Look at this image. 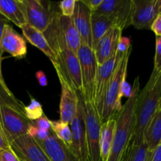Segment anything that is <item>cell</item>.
<instances>
[{
	"instance_id": "cell-30",
	"label": "cell",
	"mask_w": 161,
	"mask_h": 161,
	"mask_svg": "<svg viewBox=\"0 0 161 161\" xmlns=\"http://www.w3.org/2000/svg\"><path fill=\"white\" fill-rule=\"evenodd\" d=\"M153 69L158 72H161V36H157L156 39V53Z\"/></svg>"
},
{
	"instance_id": "cell-32",
	"label": "cell",
	"mask_w": 161,
	"mask_h": 161,
	"mask_svg": "<svg viewBox=\"0 0 161 161\" xmlns=\"http://www.w3.org/2000/svg\"><path fill=\"white\" fill-rule=\"evenodd\" d=\"M51 120L48 119L47 116L44 115L42 117L39 119H36V120L31 121L30 124L34 127H37V128L41 129V130H51V124H50Z\"/></svg>"
},
{
	"instance_id": "cell-40",
	"label": "cell",
	"mask_w": 161,
	"mask_h": 161,
	"mask_svg": "<svg viewBox=\"0 0 161 161\" xmlns=\"http://www.w3.org/2000/svg\"><path fill=\"white\" fill-rule=\"evenodd\" d=\"M8 21L9 20H7L6 18H5L2 14H0V42H1V39H2V36H3V29H4L5 25H7Z\"/></svg>"
},
{
	"instance_id": "cell-29",
	"label": "cell",
	"mask_w": 161,
	"mask_h": 161,
	"mask_svg": "<svg viewBox=\"0 0 161 161\" xmlns=\"http://www.w3.org/2000/svg\"><path fill=\"white\" fill-rule=\"evenodd\" d=\"M50 131H51V130H41V129L37 128V127H34V126H32L30 124L29 127H28V135H30L31 137H32L37 142H43L45 141V140H47V138H48L49 135H50Z\"/></svg>"
},
{
	"instance_id": "cell-33",
	"label": "cell",
	"mask_w": 161,
	"mask_h": 161,
	"mask_svg": "<svg viewBox=\"0 0 161 161\" xmlns=\"http://www.w3.org/2000/svg\"><path fill=\"white\" fill-rule=\"evenodd\" d=\"M131 42L130 39L128 37H121L119 39V45H118L117 50L121 53H125L131 47Z\"/></svg>"
},
{
	"instance_id": "cell-4",
	"label": "cell",
	"mask_w": 161,
	"mask_h": 161,
	"mask_svg": "<svg viewBox=\"0 0 161 161\" xmlns=\"http://www.w3.org/2000/svg\"><path fill=\"white\" fill-rule=\"evenodd\" d=\"M131 50L132 47L121 58L110 80L109 84L105 92L102 111L99 115L102 124L111 118L115 117L122 108L123 105L121 104V99L123 97L121 95V85L123 82L126 80L127 66H128L129 58L130 57Z\"/></svg>"
},
{
	"instance_id": "cell-2",
	"label": "cell",
	"mask_w": 161,
	"mask_h": 161,
	"mask_svg": "<svg viewBox=\"0 0 161 161\" xmlns=\"http://www.w3.org/2000/svg\"><path fill=\"white\" fill-rule=\"evenodd\" d=\"M140 91L139 77L135 79L130 96L116 116L114 138L107 161H120L130 145L135 128V110L137 97Z\"/></svg>"
},
{
	"instance_id": "cell-7",
	"label": "cell",
	"mask_w": 161,
	"mask_h": 161,
	"mask_svg": "<svg viewBox=\"0 0 161 161\" xmlns=\"http://www.w3.org/2000/svg\"><path fill=\"white\" fill-rule=\"evenodd\" d=\"M79 61L80 64L82 85V94L86 100L93 103L94 84L97 75V64L95 53L93 49L82 44L77 52Z\"/></svg>"
},
{
	"instance_id": "cell-21",
	"label": "cell",
	"mask_w": 161,
	"mask_h": 161,
	"mask_svg": "<svg viewBox=\"0 0 161 161\" xmlns=\"http://www.w3.org/2000/svg\"><path fill=\"white\" fill-rule=\"evenodd\" d=\"M21 30L25 39H26L31 45L36 47L46 56L48 57L51 62H54L56 61V55L47 42L43 33L28 24L24 25Z\"/></svg>"
},
{
	"instance_id": "cell-11",
	"label": "cell",
	"mask_w": 161,
	"mask_h": 161,
	"mask_svg": "<svg viewBox=\"0 0 161 161\" xmlns=\"http://www.w3.org/2000/svg\"><path fill=\"white\" fill-rule=\"evenodd\" d=\"M132 9V0H103L98 9L92 14L107 16L115 27L124 30L131 25Z\"/></svg>"
},
{
	"instance_id": "cell-3",
	"label": "cell",
	"mask_w": 161,
	"mask_h": 161,
	"mask_svg": "<svg viewBox=\"0 0 161 161\" xmlns=\"http://www.w3.org/2000/svg\"><path fill=\"white\" fill-rule=\"evenodd\" d=\"M0 119L3 133L8 142L28 134L30 122L23 113L15 97L6 94L0 86Z\"/></svg>"
},
{
	"instance_id": "cell-19",
	"label": "cell",
	"mask_w": 161,
	"mask_h": 161,
	"mask_svg": "<svg viewBox=\"0 0 161 161\" xmlns=\"http://www.w3.org/2000/svg\"><path fill=\"white\" fill-rule=\"evenodd\" d=\"M39 143L50 161H80L69 147L58 139L53 131H50L48 138Z\"/></svg>"
},
{
	"instance_id": "cell-43",
	"label": "cell",
	"mask_w": 161,
	"mask_h": 161,
	"mask_svg": "<svg viewBox=\"0 0 161 161\" xmlns=\"http://www.w3.org/2000/svg\"><path fill=\"white\" fill-rule=\"evenodd\" d=\"M0 132H1L2 134H3V135H4V133H3V127H2V124H1V119H0ZM5 136V135H4ZM6 138V137H5Z\"/></svg>"
},
{
	"instance_id": "cell-14",
	"label": "cell",
	"mask_w": 161,
	"mask_h": 161,
	"mask_svg": "<svg viewBox=\"0 0 161 161\" xmlns=\"http://www.w3.org/2000/svg\"><path fill=\"white\" fill-rule=\"evenodd\" d=\"M131 25L137 29H151L157 17V0H132Z\"/></svg>"
},
{
	"instance_id": "cell-9",
	"label": "cell",
	"mask_w": 161,
	"mask_h": 161,
	"mask_svg": "<svg viewBox=\"0 0 161 161\" xmlns=\"http://www.w3.org/2000/svg\"><path fill=\"white\" fill-rule=\"evenodd\" d=\"M125 53H121L117 50L114 56L112 57L103 64L98 65L97 67L92 104L95 107L98 115H100L102 111L105 92L109 84L110 80L114 74L116 66L118 65L119 61Z\"/></svg>"
},
{
	"instance_id": "cell-15",
	"label": "cell",
	"mask_w": 161,
	"mask_h": 161,
	"mask_svg": "<svg viewBox=\"0 0 161 161\" xmlns=\"http://www.w3.org/2000/svg\"><path fill=\"white\" fill-rule=\"evenodd\" d=\"M27 44L25 38L20 36L9 24L5 25L0 42V55L8 53L14 58L22 59L27 54Z\"/></svg>"
},
{
	"instance_id": "cell-39",
	"label": "cell",
	"mask_w": 161,
	"mask_h": 161,
	"mask_svg": "<svg viewBox=\"0 0 161 161\" xmlns=\"http://www.w3.org/2000/svg\"><path fill=\"white\" fill-rule=\"evenodd\" d=\"M147 161H161V144L151 155L148 154Z\"/></svg>"
},
{
	"instance_id": "cell-26",
	"label": "cell",
	"mask_w": 161,
	"mask_h": 161,
	"mask_svg": "<svg viewBox=\"0 0 161 161\" xmlns=\"http://www.w3.org/2000/svg\"><path fill=\"white\" fill-rule=\"evenodd\" d=\"M51 130L54 134L55 136L61 140L63 143L70 147L72 145V132H71L70 126L67 123H64L61 120L51 121Z\"/></svg>"
},
{
	"instance_id": "cell-44",
	"label": "cell",
	"mask_w": 161,
	"mask_h": 161,
	"mask_svg": "<svg viewBox=\"0 0 161 161\" xmlns=\"http://www.w3.org/2000/svg\"><path fill=\"white\" fill-rule=\"evenodd\" d=\"M158 108H160V109H161V97H160V102H159Z\"/></svg>"
},
{
	"instance_id": "cell-36",
	"label": "cell",
	"mask_w": 161,
	"mask_h": 161,
	"mask_svg": "<svg viewBox=\"0 0 161 161\" xmlns=\"http://www.w3.org/2000/svg\"><path fill=\"white\" fill-rule=\"evenodd\" d=\"M0 86L4 90L5 92L7 94H9L11 97H14V95L13 94V93L9 91V89L8 88L7 85H6V82H5L4 78H3V72H2V56L0 55Z\"/></svg>"
},
{
	"instance_id": "cell-5",
	"label": "cell",
	"mask_w": 161,
	"mask_h": 161,
	"mask_svg": "<svg viewBox=\"0 0 161 161\" xmlns=\"http://www.w3.org/2000/svg\"><path fill=\"white\" fill-rule=\"evenodd\" d=\"M56 61L52 62L57 74H60L71 87L82 94V85L80 64L77 54L69 50L64 48L58 50L56 53Z\"/></svg>"
},
{
	"instance_id": "cell-28",
	"label": "cell",
	"mask_w": 161,
	"mask_h": 161,
	"mask_svg": "<svg viewBox=\"0 0 161 161\" xmlns=\"http://www.w3.org/2000/svg\"><path fill=\"white\" fill-rule=\"evenodd\" d=\"M76 0H64L58 3L60 13L64 17H72L75 9Z\"/></svg>"
},
{
	"instance_id": "cell-27",
	"label": "cell",
	"mask_w": 161,
	"mask_h": 161,
	"mask_svg": "<svg viewBox=\"0 0 161 161\" xmlns=\"http://www.w3.org/2000/svg\"><path fill=\"white\" fill-rule=\"evenodd\" d=\"M31 102L28 105H23V113L30 121H34L44 116L42 106L36 99L31 96Z\"/></svg>"
},
{
	"instance_id": "cell-31",
	"label": "cell",
	"mask_w": 161,
	"mask_h": 161,
	"mask_svg": "<svg viewBox=\"0 0 161 161\" xmlns=\"http://www.w3.org/2000/svg\"><path fill=\"white\" fill-rule=\"evenodd\" d=\"M0 161H20L10 146L0 150Z\"/></svg>"
},
{
	"instance_id": "cell-13",
	"label": "cell",
	"mask_w": 161,
	"mask_h": 161,
	"mask_svg": "<svg viewBox=\"0 0 161 161\" xmlns=\"http://www.w3.org/2000/svg\"><path fill=\"white\" fill-rule=\"evenodd\" d=\"M9 146L20 161H50L40 145L28 134L16 138Z\"/></svg>"
},
{
	"instance_id": "cell-24",
	"label": "cell",
	"mask_w": 161,
	"mask_h": 161,
	"mask_svg": "<svg viewBox=\"0 0 161 161\" xmlns=\"http://www.w3.org/2000/svg\"><path fill=\"white\" fill-rule=\"evenodd\" d=\"M113 27H114V23L108 17L101 14H92L91 16L92 49L94 48L102 36Z\"/></svg>"
},
{
	"instance_id": "cell-41",
	"label": "cell",
	"mask_w": 161,
	"mask_h": 161,
	"mask_svg": "<svg viewBox=\"0 0 161 161\" xmlns=\"http://www.w3.org/2000/svg\"><path fill=\"white\" fill-rule=\"evenodd\" d=\"M8 146H9V143L8 142L4 135L0 132V150L8 147Z\"/></svg>"
},
{
	"instance_id": "cell-38",
	"label": "cell",
	"mask_w": 161,
	"mask_h": 161,
	"mask_svg": "<svg viewBox=\"0 0 161 161\" xmlns=\"http://www.w3.org/2000/svg\"><path fill=\"white\" fill-rule=\"evenodd\" d=\"M36 77L41 86H46L48 84V80L46 74L42 71H39L36 73Z\"/></svg>"
},
{
	"instance_id": "cell-18",
	"label": "cell",
	"mask_w": 161,
	"mask_h": 161,
	"mask_svg": "<svg viewBox=\"0 0 161 161\" xmlns=\"http://www.w3.org/2000/svg\"><path fill=\"white\" fill-rule=\"evenodd\" d=\"M91 16L92 12L83 0H76L72 20L81 38L82 44L92 49Z\"/></svg>"
},
{
	"instance_id": "cell-1",
	"label": "cell",
	"mask_w": 161,
	"mask_h": 161,
	"mask_svg": "<svg viewBox=\"0 0 161 161\" xmlns=\"http://www.w3.org/2000/svg\"><path fill=\"white\" fill-rule=\"evenodd\" d=\"M161 97V72L153 69L149 80L138 93L135 104V128L130 145L139 146L144 142V134L148 124L158 109Z\"/></svg>"
},
{
	"instance_id": "cell-23",
	"label": "cell",
	"mask_w": 161,
	"mask_h": 161,
	"mask_svg": "<svg viewBox=\"0 0 161 161\" xmlns=\"http://www.w3.org/2000/svg\"><path fill=\"white\" fill-rule=\"evenodd\" d=\"M116 116L105 121L102 124L100 150L102 161H107L109 157L110 150L114 138L116 130Z\"/></svg>"
},
{
	"instance_id": "cell-22",
	"label": "cell",
	"mask_w": 161,
	"mask_h": 161,
	"mask_svg": "<svg viewBox=\"0 0 161 161\" xmlns=\"http://www.w3.org/2000/svg\"><path fill=\"white\" fill-rule=\"evenodd\" d=\"M144 142L151 155L161 144V109L158 108L148 124L144 134Z\"/></svg>"
},
{
	"instance_id": "cell-8",
	"label": "cell",
	"mask_w": 161,
	"mask_h": 161,
	"mask_svg": "<svg viewBox=\"0 0 161 161\" xmlns=\"http://www.w3.org/2000/svg\"><path fill=\"white\" fill-rule=\"evenodd\" d=\"M72 142L69 149L80 161H89L87 142H86V125L84 119L83 96L79 93V102L76 113L70 124Z\"/></svg>"
},
{
	"instance_id": "cell-10",
	"label": "cell",
	"mask_w": 161,
	"mask_h": 161,
	"mask_svg": "<svg viewBox=\"0 0 161 161\" xmlns=\"http://www.w3.org/2000/svg\"><path fill=\"white\" fill-rule=\"evenodd\" d=\"M26 12L27 24L43 33L51 24L56 9L50 2L22 0Z\"/></svg>"
},
{
	"instance_id": "cell-25",
	"label": "cell",
	"mask_w": 161,
	"mask_h": 161,
	"mask_svg": "<svg viewBox=\"0 0 161 161\" xmlns=\"http://www.w3.org/2000/svg\"><path fill=\"white\" fill-rule=\"evenodd\" d=\"M148 148L145 142L139 146L129 145L120 161H147Z\"/></svg>"
},
{
	"instance_id": "cell-6",
	"label": "cell",
	"mask_w": 161,
	"mask_h": 161,
	"mask_svg": "<svg viewBox=\"0 0 161 161\" xmlns=\"http://www.w3.org/2000/svg\"><path fill=\"white\" fill-rule=\"evenodd\" d=\"M83 106L89 161H102L100 141L102 124L95 107L91 102L86 100L84 97Z\"/></svg>"
},
{
	"instance_id": "cell-42",
	"label": "cell",
	"mask_w": 161,
	"mask_h": 161,
	"mask_svg": "<svg viewBox=\"0 0 161 161\" xmlns=\"http://www.w3.org/2000/svg\"><path fill=\"white\" fill-rule=\"evenodd\" d=\"M157 15H161V0H157Z\"/></svg>"
},
{
	"instance_id": "cell-20",
	"label": "cell",
	"mask_w": 161,
	"mask_h": 161,
	"mask_svg": "<svg viewBox=\"0 0 161 161\" xmlns=\"http://www.w3.org/2000/svg\"><path fill=\"white\" fill-rule=\"evenodd\" d=\"M0 14L20 28L27 25L26 12L22 0H0Z\"/></svg>"
},
{
	"instance_id": "cell-37",
	"label": "cell",
	"mask_w": 161,
	"mask_h": 161,
	"mask_svg": "<svg viewBox=\"0 0 161 161\" xmlns=\"http://www.w3.org/2000/svg\"><path fill=\"white\" fill-rule=\"evenodd\" d=\"M131 91L132 86L126 80H124L121 85V95H122V97L126 96V97H129L131 94Z\"/></svg>"
},
{
	"instance_id": "cell-17",
	"label": "cell",
	"mask_w": 161,
	"mask_h": 161,
	"mask_svg": "<svg viewBox=\"0 0 161 161\" xmlns=\"http://www.w3.org/2000/svg\"><path fill=\"white\" fill-rule=\"evenodd\" d=\"M61 86V96L60 102V120L70 124L75 116L79 102V93L69 86L60 74H58Z\"/></svg>"
},
{
	"instance_id": "cell-16",
	"label": "cell",
	"mask_w": 161,
	"mask_h": 161,
	"mask_svg": "<svg viewBox=\"0 0 161 161\" xmlns=\"http://www.w3.org/2000/svg\"><path fill=\"white\" fill-rule=\"evenodd\" d=\"M123 30L118 27L110 28L98 41L93 49L98 65H102L110 59L117 51V47Z\"/></svg>"
},
{
	"instance_id": "cell-12",
	"label": "cell",
	"mask_w": 161,
	"mask_h": 161,
	"mask_svg": "<svg viewBox=\"0 0 161 161\" xmlns=\"http://www.w3.org/2000/svg\"><path fill=\"white\" fill-rule=\"evenodd\" d=\"M53 39L57 42L66 46L73 53L77 54L82 45L81 38L74 24L72 17H64L60 11L55 14V31Z\"/></svg>"
},
{
	"instance_id": "cell-34",
	"label": "cell",
	"mask_w": 161,
	"mask_h": 161,
	"mask_svg": "<svg viewBox=\"0 0 161 161\" xmlns=\"http://www.w3.org/2000/svg\"><path fill=\"white\" fill-rule=\"evenodd\" d=\"M150 30H152L157 36H161V15H157L151 26Z\"/></svg>"
},
{
	"instance_id": "cell-35",
	"label": "cell",
	"mask_w": 161,
	"mask_h": 161,
	"mask_svg": "<svg viewBox=\"0 0 161 161\" xmlns=\"http://www.w3.org/2000/svg\"><path fill=\"white\" fill-rule=\"evenodd\" d=\"M83 1L87 6V7L91 9V12L94 13V11L98 9L103 0H83Z\"/></svg>"
}]
</instances>
